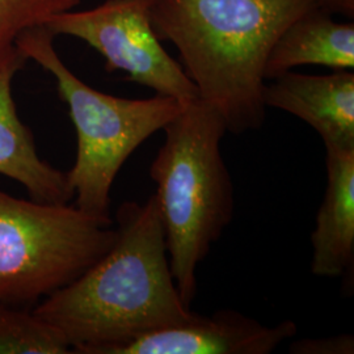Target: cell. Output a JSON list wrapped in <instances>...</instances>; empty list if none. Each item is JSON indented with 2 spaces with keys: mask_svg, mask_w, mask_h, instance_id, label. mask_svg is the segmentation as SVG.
I'll list each match as a JSON object with an SVG mask.
<instances>
[{
  "mask_svg": "<svg viewBox=\"0 0 354 354\" xmlns=\"http://www.w3.org/2000/svg\"><path fill=\"white\" fill-rule=\"evenodd\" d=\"M266 108L292 114L313 127L324 146L354 147V73L327 75L294 71L272 79L264 87Z\"/></svg>",
  "mask_w": 354,
  "mask_h": 354,
  "instance_id": "ba28073f",
  "label": "cell"
},
{
  "mask_svg": "<svg viewBox=\"0 0 354 354\" xmlns=\"http://www.w3.org/2000/svg\"><path fill=\"white\" fill-rule=\"evenodd\" d=\"M150 176L171 272L183 302L197 295V268L235 215L234 183L221 150L227 133L215 108L197 99L165 127Z\"/></svg>",
  "mask_w": 354,
  "mask_h": 354,
  "instance_id": "3957f363",
  "label": "cell"
},
{
  "mask_svg": "<svg viewBox=\"0 0 354 354\" xmlns=\"http://www.w3.org/2000/svg\"><path fill=\"white\" fill-rule=\"evenodd\" d=\"M297 332L292 320L264 326L235 310L194 313L181 323L136 336L111 354H270Z\"/></svg>",
  "mask_w": 354,
  "mask_h": 354,
  "instance_id": "52a82bcc",
  "label": "cell"
},
{
  "mask_svg": "<svg viewBox=\"0 0 354 354\" xmlns=\"http://www.w3.org/2000/svg\"><path fill=\"white\" fill-rule=\"evenodd\" d=\"M291 354H353L352 335H339L320 339L294 340L289 346Z\"/></svg>",
  "mask_w": 354,
  "mask_h": 354,
  "instance_id": "5bb4252c",
  "label": "cell"
},
{
  "mask_svg": "<svg viewBox=\"0 0 354 354\" xmlns=\"http://www.w3.org/2000/svg\"><path fill=\"white\" fill-rule=\"evenodd\" d=\"M115 232L108 252L32 308L62 335L73 353L111 354L136 336L194 314L171 272L155 196L122 203Z\"/></svg>",
  "mask_w": 354,
  "mask_h": 354,
  "instance_id": "6da1fadb",
  "label": "cell"
},
{
  "mask_svg": "<svg viewBox=\"0 0 354 354\" xmlns=\"http://www.w3.org/2000/svg\"><path fill=\"white\" fill-rule=\"evenodd\" d=\"M317 7L335 15H342L344 17L353 20L354 0H314Z\"/></svg>",
  "mask_w": 354,
  "mask_h": 354,
  "instance_id": "9a60e30c",
  "label": "cell"
},
{
  "mask_svg": "<svg viewBox=\"0 0 354 354\" xmlns=\"http://www.w3.org/2000/svg\"><path fill=\"white\" fill-rule=\"evenodd\" d=\"M26 62L15 44L0 48V175L21 184L36 201L68 203L74 192L67 172L39 158L32 131L17 114L12 82Z\"/></svg>",
  "mask_w": 354,
  "mask_h": 354,
  "instance_id": "9c48e42d",
  "label": "cell"
},
{
  "mask_svg": "<svg viewBox=\"0 0 354 354\" xmlns=\"http://www.w3.org/2000/svg\"><path fill=\"white\" fill-rule=\"evenodd\" d=\"M314 0H151L160 41H171L198 97L243 134L266 121V64L281 33Z\"/></svg>",
  "mask_w": 354,
  "mask_h": 354,
  "instance_id": "7a4b0ae2",
  "label": "cell"
},
{
  "mask_svg": "<svg viewBox=\"0 0 354 354\" xmlns=\"http://www.w3.org/2000/svg\"><path fill=\"white\" fill-rule=\"evenodd\" d=\"M301 66L353 70V20L339 23L332 13L317 6L297 17L269 53L266 79L272 80Z\"/></svg>",
  "mask_w": 354,
  "mask_h": 354,
  "instance_id": "8fae6325",
  "label": "cell"
},
{
  "mask_svg": "<svg viewBox=\"0 0 354 354\" xmlns=\"http://www.w3.org/2000/svg\"><path fill=\"white\" fill-rule=\"evenodd\" d=\"M113 223L0 189V306L32 310L71 283L113 245Z\"/></svg>",
  "mask_w": 354,
  "mask_h": 354,
  "instance_id": "5b68a950",
  "label": "cell"
},
{
  "mask_svg": "<svg viewBox=\"0 0 354 354\" xmlns=\"http://www.w3.org/2000/svg\"><path fill=\"white\" fill-rule=\"evenodd\" d=\"M79 4L80 0H0V48L13 45L21 33Z\"/></svg>",
  "mask_w": 354,
  "mask_h": 354,
  "instance_id": "4fadbf2b",
  "label": "cell"
},
{
  "mask_svg": "<svg viewBox=\"0 0 354 354\" xmlns=\"http://www.w3.org/2000/svg\"><path fill=\"white\" fill-rule=\"evenodd\" d=\"M54 37L39 26L21 33L15 45L26 61H35L54 76L68 106L77 140L75 163L67 172L74 205L88 214L111 218V190L122 165L185 104L160 95L125 99L92 88L66 66Z\"/></svg>",
  "mask_w": 354,
  "mask_h": 354,
  "instance_id": "277c9868",
  "label": "cell"
},
{
  "mask_svg": "<svg viewBox=\"0 0 354 354\" xmlns=\"http://www.w3.org/2000/svg\"><path fill=\"white\" fill-rule=\"evenodd\" d=\"M150 3L105 0L86 11L57 13L44 28L53 36H70L86 42L105 59L108 73H125L130 82L181 104L194 102L200 99L198 91L155 33Z\"/></svg>",
  "mask_w": 354,
  "mask_h": 354,
  "instance_id": "8992f818",
  "label": "cell"
},
{
  "mask_svg": "<svg viewBox=\"0 0 354 354\" xmlns=\"http://www.w3.org/2000/svg\"><path fill=\"white\" fill-rule=\"evenodd\" d=\"M73 353L62 335L29 308L0 306V354Z\"/></svg>",
  "mask_w": 354,
  "mask_h": 354,
  "instance_id": "7c38bea8",
  "label": "cell"
},
{
  "mask_svg": "<svg viewBox=\"0 0 354 354\" xmlns=\"http://www.w3.org/2000/svg\"><path fill=\"white\" fill-rule=\"evenodd\" d=\"M327 188L311 234V272L337 279L353 274L354 147L326 146Z\"/></svg>",
  "mask_w": 354,
  "mask_h": 354,
  "instance_id": "30bf717a",
  "label": "cell"
}]
</instances>
